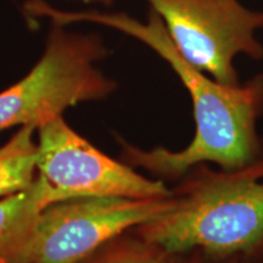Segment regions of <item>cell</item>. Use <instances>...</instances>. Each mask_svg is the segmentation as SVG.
<instances>
[{
    "label": "cell",
    "mask_w": 263,
    "mask_h": 263,
    "mask_svg": "<svg viewBox=\"0 0 263 263\" xmlns=\"http://www.w3.org/2000/svg\"><path fill=\"white\" fill-rule=\"evenodd\" d=\"M172 205V194L153 199L81 197L52 203L35 224L29 263H80L106 242L153 221Z\"/></svg>",
    "instance_id": "obj_5"
},
{
    "label": "cell",
    "mask_w": 263,
    "mask_h": 263,
    "mask_svg": "<svg viewBox=\"0 0 263 263\" xmlns=\"http://www.w3.org/2000/svg\"><path fill=\"white\" fill-rule=\"evenodd\" d=\"M93 2L100 3V4H104V5H111L115 0H93Z\"/></svg>",
    "instance_id": "obj_10"
},
{
    "label": "cell",
    "mask_w": 263,
    "mask_h": 263,
    "mask_svg": "<svg viewBox=\"0 0 263 263\" xmlns=\"http://www.w3.org/2000/svg\"><path fill=\"white\" fill-rule=\"evenodd\" d=\"M50 205L49 186L38 174L27 189L0 199V263H29L35 224Z\"/></svg>",
    "instance_id": "obj_7"
},
{
    "label": "cell",
    "mask_w": 263,
    "mask_h": 263,
    "mask_svg": "<svg viewBox=\"0 0 263 263\" xmlns=\"http://www.w3.org/2000/svg\"><path fill=\"white\" fill-rule=\"evenodd\" d=\"M37 132V174L49 186L51 205L81 197L153 199L172 194L161 180L147 179L99 151L62 116Z\"/></svg>",
    "instance_id": "obj_6"
},
{
    "label": "cell",
    "mask_w": 263,
    "mask_h": 263,
    "mask_svg": "<svg viewBox=\"0 0 263 263\" xmlns=\"http://www.w3.org/2000/svg\"><path fill=\"white\" fill-rule=\"evenodd\" d=\"M80 263H184L179 255L129 233L116 236Z\"/></svg>",
    "instance_id": "obj_9"
},
{
    "label": "cell",
    "mask_w": 263,
    "mask_h": 263,
    "mask_svg": "<svg viewBox=\"0 0 263 263\" xmlns=\"http://www.w3.org/2000/svg\"><path fill=\"white\" fill-rule=\"evenodd\" d=\"M37 127L22 126L0 146V199L27 189L37 178Z\"/></svg>",
    "instance_id": "obj_8"
},
{
    "label": "cell",
    "mask_w": 263,
    "mask_h": 263,
    "mask_svg": "<svg viewBox=\"0 0 263 263\" xmlns=\"http://www.w3.org/2000/svg\"><path fill=\"white\" fill-rule=\"evenodd\" d=\"M172 190L163 215L134 228L147 241L176 255L212 258L263 251V159L234 171L197 164Z\"/></svg>",
    "instance_id": "obj_2"
},
{
    "label": "cell",
    "mask_w": 263,
    "mask_h": 263,
    "mask_svg": "<svg viewBox=\"0 0 263 263\" xmlns=\"http://www.w3.org/2000/svg\"><path fill=\"white\" fill-rule=\"evenodd\" d=\"M106 54L98 35L74 34L54 25L37 64L0 91V132L15 126L38 128L68 107L108 97L116 84L95 66Z\"/></svg>",
    "instance_id": "obj_3"
},
{
    "label": "cell",
    "mask_w": 263,
    "mask_h": 263,
    "mask_svg": "<svg viewBox=\"0 0 263 263\" xmlns=\"http://www.w3.org/2000/svg\"><path fill=\"white\" fill-rule=\"evenodd\" d=\"M29 14L48 17L54 25L91 22L107 26L139 39L163 58L188 89L193 101L196 133L182 151L163 147L140 150L122 141L124 161L164 178H180L190 168L205 162L223 171L244 168L263 159L262 141L256 123L263 114V74L244 85H224L207 77L179 54L162 18L151 10L146 24L126 14L98 11H62L43 0H32Z\"/></svg>",
    "instance_id": "obj_1"
},
{
    "label": "cell",
    "mask_w": 263,
    "mask_h": 263,
    "mask_svg": "<svg viewBox=\"0 0 263 263\" xmlns=\"http://www.w3.org/2000/svg\"><path fill=\"white\" fill-rule=\"evenodd\" d=\"M162 18L174 47L203 73L224 85H239L236 55L261 60L263 45L256 32L263 28V11L238 0H146Z\"/></svg>",
    "instance_id": "obj_4"
}]
</instances>
